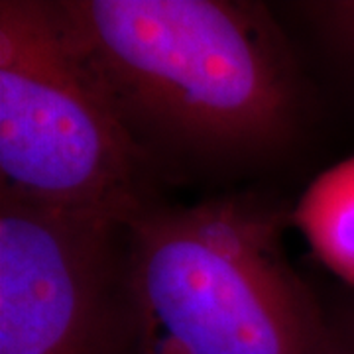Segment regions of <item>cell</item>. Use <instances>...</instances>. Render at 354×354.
<instances>
[{
    "instance_id": "cell-2",
    "label": "cell",
    "mask_w": 354,
    "mask_h": 354,
    "mask_svg": "<svg viewBox=\"0 0 354 354\" xmlns=\"http://www.w3.org/2000/svg\"><path fill=\"white\" fill-rule=\"evenodd\" d=\"M124 230L144 354H354L288 262L276 213L244 199L153 203Z\"/></svg>"
},
{
    "instance_id": "cell-4",
    "label": "cell",
    "mask_w": 354,
    "mask_h": 354,
    "mask_svg": "<svg viewBox=\"0 0 354 354\" xmlns=\"http://www.w3.org/2000/svg\"><path fill=\"white\" fill-rule=\"evenodd\" d=\"M127 227L0 193V354H120Z\"/></svg>"
},
{
    "instance_id": "cell-5",
    "label": "cell",
    "mask_w": 354,
    "mask_h": 354,
    "mask_svg": "<svg viewBox=\"0 0 354 354\" xmlns=\"http://www.w3.org/2000/svg\"><path fill=\"white\" fill-rule=\"evenodd\" d=\"M293 223L321 264L354 288V156L307 187Z\"/></svg>"
},
{
    "instance_id": "cell-6",
    "label": "cell",
    "mask_w": 354,
    "mask_h": 354,
    "mask_svg": "<svg viewBox=\"0 0 354 354\" xmlns=\"http://www.w3.org/2000/svg\"><path fill=\"white\" fill-rule=\"evenodd\" d=\"M339 327L342 329L344 337H346V341L351 342V346H353V351H354V313L353 315H348V319H346L344 323H341Z\"/></svg>"
},
{
    "instance_id": "cell-3",
    "label": "cell",
    "mask_w": 354,
    "mask_h": 354,
    "mask_svg": "<svg viewBox=\"0 0 354 354\" xmlns=\"http://www.w3.org/2000/svg\"><path fill=\"white\" fill-rule=\"evenodd\" d=\"M152 165L88 77L53 2H0V193L127 227Z\"/></svg>"
},
{
    "instance_id": "cell-1",
    "label": "cell",
    "mask_w": 354,
    "mask_h": 354,
    "mask_svg": "<svg viewBox=\"0 0 354 354\" xmlns=\"http://www.w3.org/2000/svg\"><path fill=\"white\" fill-rule=\"evenodd\" d=\"M65 36L148 160L232 167L297 134L304 93L278 28L227 0L53 2Z\"/></svg>"
}]
</instances>
